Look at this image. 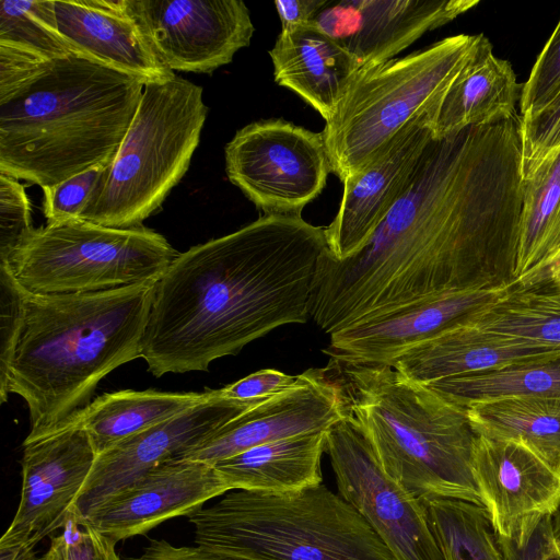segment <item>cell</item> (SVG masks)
<instances>
[{"label":"cell","mask_w":560,"mask_h":560,"mask_svg":"<svg viewBox=\"0 0 560 560\" xmlns=\"http://www.w3.org/2000/svg\"><path fill=\"white\" fill-rule=\"evenodd\" d=\"M144 83L72 55L0 104V172L42 188L116 158Z\"/></svg>","instance_id":"4"},{"label":"cell","mask_w":560,"mask_h":560,"mask_svg":"<svg viewBox=\"0 0 560 560\" xmlns=\"http://www.w3.org/2000/svg\"><path fill=\"white\" fill-rule=\"evenodd\" d=\"M129 560H246L199 545L174 546L166 540L153 539L138 557Z\"/></svg>","instance_id":"41"},{"label":"cell","mask_w":560,"mask_h":560,"mask_svg":"<svg viewBox=\"0 0 560 560\" xmlns=\"http://www.w3.org/2000/svg\"><path fill=\"white\" fill-rule=\"evenodd\" d=\"M300 380V374L289 375L278 370L265 369L220 388L219 392L221 397L228 399L265 401L294 388Z\"/></svg>","instance_id":"40"},{"label":"cell","mask_w":560,"mask_h":560,"mask_svg":"<svg viewBox=\"0 0 560 560\" xmlns=\"http://www.w3.org/2000/svg\"><path fill=\"white\" fill-rule=\"evenodd\" d=\"M217 395L218 389L203 393L153 389L106 393L91 401L72 421L85 429L100 455L121 441L179 416Z\"/></svg>","instance_id":"26"},{"label":"cell","mask_w":560,"mask_h":560,"mask_svg":"<svg viewBox=\"0 0 560 560\" xmlns=\"http://www.w3.org/2000/svg\"><path fill=\"white\" fill-rule=\"evenodd\" d=\"M0 560H38L34 547L19 542L0 541Z\"/></svg>","instance_id":"45"},{"label":"cell","mask_w":560,"mask_h":560,"mask_svg":"<svg viewBox=\"0 0 560 560\" xmlns=\"http://www.w3.org/2000/svg\"><path fill=\"white\" fill-rule=\"evenodd\" d=\"M559 255H560V210H559L553 230L551 232V235L549 237V241H548V244L546 247L545 265L540 269H542L546 265H548L551 260H553Z\"/></svg>","instance_id":"46"},{"label":"cell","mask_w":560,"mask_h":560,"mask_svg":"<svg viewBox=\"0 0 560 560\" xmlns=\"http://www.w3.org/2000/svg\"><path fill=\"white\" fill-rule=\"evenodd\" d=\"M328 0H277L275 7L281 30L312 23Z\"/></svg>","instance_id":"43"},{"label":"cell","mask_w":560,"mask_h":560,"mask_svg":"<svg viewBox=\"0 0 560 560\" xmlns=\"http://www.w3.org/2000/svg\"><path fill=\"white\" fill-rule=\"evenodd\" d=\"M325 228L264 214L190 247L156 282L142 355L155 377L206 372L214 360L310 317Z\"/></svg>","instance_id":"2"},{"label":"cell","mask_w":560,"mask_h":560,"mask_svg":"<svg viewBox=\"0 0 560 560\" xmlns=\"http://www.w3.org/2000/svg\"><path fill=\"white\" fill-rule=\"evenodd\" d=\"M275 81L328 120L360 66L315 23L281 30L269 50Z\"/></svg>","instance_id":"23"},{"label":"cell","mask_w":560,"mask_h":560,"mask_svg":"<svg viewBox=\"0 0 560 560\" xmlns=\"http://www.w3.org/2000/svg\"><path fill=\"white\" fill-rule=\"evenodd\" d=\"M330 366L347 376L350 412L389 477L420 501L485 506L471 470L477 434L466 408L388 365Z\"/></svg>","instance_id":"5"},{"label":"cell","mask_w":560,"mask_h":560,"mask_svg":"<svg viewBox=\"0 0 560 560\" xmlns=\"http://www.w3.org/2000/svg\"><path fill=\"white\" fill-rule=\"evenodd\" d=\"M202 92L179 75L144 85L120 149L79 220L128 229L161 207L200 141L208 114Z\"/></svg>","instance_id":"7"},{"label":"cell","mask_w":560,"mask_h":560,"mask_svg":"<svg viewBox=\"0 0 560 560\" xmlns=\"http://www.w3.org/2000/svg\"><path fill=\"white\" fill-rule=\"evenodd\" d=\"M262 401L212 399L128 438L97 455L70 512L79 520L151 468L183 458L215 430Z\"/></svg>","instance_id":"16"},{"label":"cell","mask_w":560,"mask_h":560,"mask_svg":"<svg viewBox=\"0 0 560 560\" xmlns=\"http://www.w3.org/2000/svg\"><path fill=\"white\" fill-rule=\"evenodd\" d=\"M522 179L560 148V91L541 109L521 116Z\"/></svg>","instance_id":"34"},{"label":"cell","mask_w":560,"mask_h":560,"mask_svg":"<svg viewBox=\"0 0 560 560\" xmlns=\"http://www.w3.org/2000/svg\"><path fill=\"white\" fill-rule=\"evenodd\" d=\"M156 282L77 294L24 289L23 317L0 402L9 394L27 405L23 444L66 428L90 402L98 383L141 358Z\"/></svg>","instance_id":"3"},{"label":"cell","mask_w":560,"mask_h":560,"mask_svg":"<svg viewBox=\"0 0 560 560\" xmlns=\"http://www.w3.org/2000/svg\"><path fill=\"white\" fill-rule=\"evenodd\" d=\"M560 91V20L522 86V116L545 107Z\"/></svg>","instance_id":"37"},{"label":"cell","mask_w":560,"mask_h":560,"mask_svg":"<svg viewBox=\"0 0 560 560\" xmlns=\"http://www.w3.org/2000/svg\"><path fill=\"white\" fill-rule=\"evenodd\" d=\"M106 167H93L57 185L44 187L47 224L79 220Z\"/></svg>","instance_id":"36"},{"label":"cell","mask_w":560,"mask_h":560,"mask_svg":"<svg viewBox=\"0 0 560 560\" xmlns=\"http://www.w3.org/2000/svg\"><path fill=\"white\" fill-rule=\"evenodd\" d=\"M57 28L74 55L145 84L176 74L159 57L128 0H54Z\"/></svg>","instance_id":"21"},{"label":"cell","mask_w":560,"mask_h":560,"mask_svg":"<svg viewBox=\"0 0 560 560\" xmlns=\"http://www.w3.org/2000/svg\"><path fill=\"white\" fill-rule=\"evenodd\" d=\"M559 355V349L545 348L465 324L408 349L389 366L407 380L424 385Z\"/></svg>","instance_id":"22"},{"label":"cell","mask_w":560,"mask_h":560,"mask_svg":"<svg viewBox=\"0 0 560 560\" xmlns=\"http://www.w3.org/2000/svg\"><path fill=\"white\" fill-rule=\"evenodd\" d=\"M115 545V540L70 512L61 534L50 537L48 550L38 560H121Z\"/></svg>","instance_id":"33"},{"label":"cell","mask_w":560,"mask_h":560,"mask_svg":"<svg viewBox=\"0 0 560 560\" xmlns=\"http://www.w3.org/2000/svg\"><path fill=\"white\" fill-rule=\"evenodd\" d=\"M517 283L524 287L544 283L560 289V255L542 269L517 281Z\"/></svg>","instance_id":"44"},{"label":"cell","mask_w":560,"mask_h":560,"mask_svg":"<svg viewBox=\"0 0 560 560\" xmlns=\"http://www.w3.org/2000/svg\"><path fill=\"white\" fill-rule=\"evenodd\" d=\"M24 289L0 264V390L5 386L22 326Z\"/></svg>","instance_id":"38"},{"label":"cell","mask_w":560,"mask_h":560,"mask_svg":"<svg viewBox=\"0 0 560 560\" xmlns=\"http://www.w3.org/2000/svg\"><path fill=\"white\" fill-rule=\"evenodd\" d=\"M327 431L254 446L213 464L230 490L288 493L320 485Z\"/></svg>","instance_id":"25"},{"label":"cell","mask_w":560,"mask_h":560,"mask_svg":"<svg viewBox=\"0 0 560 560\" xmlns=\"http://www.w3.org/2000/svg\"><path fill=\"white\" fill-rule=\"evenodd\" d=\"M432 139L428 112L420 114L363 170L346 178L339 210L325 228L326 252L348 259L370 242L405 194Z\"/></svg>","instance_id":"18"},{"label":"cell","mask_w":560,"mask_h":560,"mask_svg":"<svg viewBox=\"0 0 560 560\" xmlns=\"http://www.w3.org/2000/svg\"><path fill=\"white\" fill-rule=\"evenodd\" d=\"M424 385L463 408L505 397L560 399V355L479 374L447 377Z\"/></svg>","instance_id":"29"},{"label":"cell","mask_w":560,"mask_h":560,"mask_svg":"<svg viewBox=\"0 0 560 560\" xmlns=\"http://www.w3.org/2000/svg\"><path fill=\"white\" fill-rule=\"evenodd\" d=\"M551 517L542 521L528 545L522 549L500 538L508 560H560V551L552 535Z\"/></svg>","instance_id":"42"},{"label":"cell","mask_w":560,"mask_h":560,"mask_svg":"<svg viewBox=\"0 0 560 560\" xmlns=\"http://www.w3.org/2000/svg\"><path fill=\"white\" fill-rule=\"evenodd\" d=\"M477 39L458 34L360 68L322 131L331 173L341 182L355 175L409 122L434 109Z\"/></svg>","instance_id":"8"},{"label":"cell","mask_w":560,"mask_h":560,"mask_svg":"<svg viewBox=\"0 0 560 560\" xmlns=\"http://www.w3.org/2000/svg\"><path fill=\"white\" fill-rule=\"evenodd\" d=\"M329 368L308 369L292 389L232 419L183 458L210 465L257 445L327 431L350 412L349 399Z\"/></svg>","instance_id":"17"},{"label":"cell","mask_w":560,"mask_h":560,"mask_svg":"<svg viewBox=\"0 0 560 560\" xmlns=\"http://www.w3.org/2000/svg\"><path fill=\"white\" fill-rule=\"evenodd\" d=\"M560 210V148L522 179V211L516 249L515 281L545 265L546 247Z\"/></svg>","instance_id":"30"},{"label":"cell","mask_w":560,"mask_h":560,"mask_svg":"<svg viewBox=\"0 0 560 560\" xmlns=\"http://www.w3.org/2000/svg\"><path fill=\"white\" fill-rule=\"evenodd\" d=\"M471 470L495 533L517 549L560 508V469L521 440L477 434Z\"/></svg>","instance_id":"12"},{"label":"cell","mask_w":560,"mask_h":560,"mask_svg":"<svg viewBox=\"0 0 560 560\" xmlns=\"http://www.w3.org/2000/svg\"><path fill=\"white\" fill-rule=\"evenodd\" d=\"M230 488L213 465L176 458L143 472L81 521L116 542L195 512Z\"/></svg>","instance_id":"20"},{"label":"cell","mask_w":560,"mask_h":560,"mask_svg":"<svg viewBox=\"0 0 560 560\" xmlns=\"http://www.w3.org/2000/svg\"><path fill=\"white\" fill-rule=\"evenodd\" d=\"M178 252L143 225L117 229L82 220L34 229L1 265L36 294H77L158 282Z\"/></svg>","instance_id":"9"},{"label":"cell","mask_w":560,"mask_h":560,"mask_svg":"<svg viewBox=\"0 0 560 560\" xmlns=\"http://www.w3.org/2000/svg\"><path fill=\"white\" fill-rule=\"evenodd\" d=\"M477 0H328L313 20L360 66L390 60Z\"/></svg>","instance_id":"19"},{"label":"cell","mask_w":560,"mask_h":560,"mask_svg":"<svg viewBox=\"0 0 560 560\" xmlns=\"http://www.w3.org/2000/svg\"><path fill=\"white\" fill-rule=\"evenodd\" d=\"M466 409L476 434L521 440L560 469V399L505 397Z\"/></svg>","instance_id":"27"},{"label":"cell","mask_w":560,"mask_h":560,"mask_svg":"<svg viewBox=\"0 0 560 560\" xmlns=\"http://www.w3.org/2000/svg\"><path fill=\"white\" fill-rule=\"evenodd\" d=\"M422 503L444 560H508L486 506L442 498Z\"/></svg>","instance_id":"31"},{"label":"cell","mask_w":560,"mask_h":560,"mask_svg":"<svg viewBox=\"0 0 560 560\" xmlns=\"http://www.w3.org/2000/svg\"><path fill=\"white\" fill-rule=\"evenodd\" d=\"M187 517L196 545L246 560H396L323 483L288 493L233 490Z\"/></svg>","instance_id":"6"},{"label":"cell","mask_w":560,"mask_h":560,"mask_svg":"<svg viewBox=\"0 0 560 560\" xmlns=\"http://www.w3.org/2000/svg\"><path fill=\"white\" fill-rule=\"evenodd\" d=\"M551 524H552V535H553L556 545L558 547V550L560 551V508L551 517Z\"/></svg>","instance_id":"47"},{"label":"cell","mask_w":560,"mask_h":560,"mask_svg":"<svg viewBox=\"0 0 560 560\" xmlns=\"http://www.w3.org/2000/svg\"><path fill=\"white\" fill-rule=\"evenodd\" d=\"M50 61L23 48L0 44V104L12 100L42 74Z\"/></svg>","instance_id":"39"},{"label":"cell","mask_w":560,"mask_h":560,"mask_svg":"<svg viewBox=\"0 0 560 560\" xmlns=\"http://www.w3.org/2000/svg\"><path fill=\"white\" fill-rule=\"evenodd\" d=\"M33 230L31 202L24 186L0 172V261H5Z\"/></svg>","instance_id":"35"},{"label":"cell","mask_w":560,"mask_h":560,"mask_svg":"<svg viewBox=\"0 0 560 560\" xmlns=\"http://www.w3.org/2000/svg\"><path fill=\"white\" fill-rule=\"evenodd\" d=\"M224 156L230 182L265 214L302 215L331 173L323 132L283 119L243 127Z\"/></svg>","instance_id":"10"},{"label":"cell","mask_w":560,"mask_h":560,"mask_svg":"<svg viewBox=\"0 0 560 560\" xmlns=\"http://www.w3.org/2000/svg\"><path fill=\"white\" fill-rule=\"evenodd\" d=\"M23 446L21 500L0 541L35 548L45 536L62 528L97 453L85 429L74 420Z\"/></svg>","instance_id":"15"},{"label":"cell","mask_w":560,"mask_h":560,"mask_svg":"<svg viewBox=\"0 0 560 560\" xmlns=\"http://www.w3.org/2000/svg\"><path fill=\"white\" fill-rule=\"evenodd\" d=\"M514 284L446 291L401 305L330 334L323 352L335 366H389L408 349L465 325Z\"/></svg>","instance_id":"14"},{"label":"cell","mask_w":560,"mask_h":560,"mask_svg":"<svg viewBox=\"0 0 560 560\" xmlns=\"http://www.w3.org/2000/svg\"><path fill=\"white\" fill-rule=\"evenodd\" d=\"M521 93L511 63L495 57L489 39L479 34L470 57L441 102L428 112L432 136L443 138L470 126L509 118L516 114Z\"/></svg>","instance_id":"24"},{"label":"cell","mask_w":560,"mask_h":560,"mask_svg":"<svg viewBox=\"0 0 560 560\" xmlns=\"http://www.w3.org/2000/svg\"><path fill=\"white\" fill-rule=\"evenodd\" d=\"M521 117L470 126L424 149L368 245L322 253L310 317L327 334L446 291L516 283Z\"/></svg>","instance_id":"1"},{"label":"cell","mask_w":560,"mask_h":560,"mask_svg":"<svg viewBox=\"0 0 560 560\" xmlns=\"http://www.w3.org/2000/svg\"><path fill=\"white\" fill-rule=\"evenodd\" d=\"M0 44L48 60L74 55L57 28L54 0H1Z\"/></svg>","instance_id":"32"},{"label":"cell","mask_w":560,"mask_h":560,"mask_svg":"<svg viewBox=\"0 0 560 560\" xmlns=\"http://www.w3.org/2000/svg\"><path fill=\"white\" fill-rule=\"evenodd\" d=\"M162 61L174 72L211 73L249 46L255 27L240 0H128Z\"/></svg>","instance_id":"13"},{"label":"cell","mask_w":560,"mask_h":560,"mask_svg":"<svg viewBox=\"0 0 560 560\" xmlns=\"http://www.w3.org/2000/svg\"><path fill=\"white\" fill-rule=\"evenodd\" d=\"M466 324L560 350V289L544 283H515L472 314Z\"/></svg>","instance_id":"28"},{"label":"cell","mask_w":560,"mask_h":560,"mask_svg":"<svg viewBox=\"0 0 560 560\" xmlns=\"http://www.w3.org/2000/svg\"><path fill=\"white\" fill-rule=\"evenodd\" d=\"M338 494L350 503L396 560H444L419 499L380 465L351 412L326 434Z\"/></svg>","instance_id":"11"}]
</instances>
